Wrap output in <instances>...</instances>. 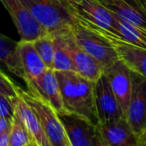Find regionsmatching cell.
Segmentation results:
<instances>
[{
  "mask_svg": "<svg viewBox=\"0 0 146 146\" xmlns=\"http://www.w3.org/2000/svg\"><path fill=\"white\" fill-rule=\"evenodd\" d=\"M71 31L76 43L97 60L104 69L119 59L112 43L75 15L73 24L71 25Z\"/></svg>",
  "mask_w": 146,
  "mask_h": 146,
  "instance_id": "2",
  "label": "cell"
},
{
  "mask_svg": "<svg viewBox=\"0 0 146 146\" xmlns=\"http://www.w3.org/2000/svg\"><path fill=\"white\" fill-rule=\"evenodd\" d=\"M94 103L98 125H103L124 117L119 103L104 74L94 83Z\"/></svg>",
  "mask_w": 146,
  "mask_h": 146,
  "instance_id": "8",
  "label": "cell"
},
{
  "mask_svg": "<svg viewBox=\"0 0 146 146\" xmlns=\"http://www.w3.org/2000/svg\"><path fill=\"white\" fill-rule=\"evenodd\" d=\"M73 14L116 36L117 17L101 2V0H82L75 6Z\"/></svg>",
  "mask_w": 146,
  "mask_h": 146,
  "instance_id": "9",
  "label": "cell"
},
{
  "mask_svg": "<svg viewBox=\"0 0 146 146\" xmlns=\"http://www.w3.org/2000/svg\"><path fill=\"white\" fill-rule=\"evenodd\" d=\"M96 129H97V128H96ZM92 146H110V145L103 139V138H102V136L100 135V133L97 130L95 137H94V141H93Z\"/></svg>",
  "mask_w": 146,
  "mask_h": 146,
  "instance_id": "27",
  "label": "cell"
},
{
  "mask_svg": "<svg viewBox=\"0 0 146 146\" xmlns=\"http://www.w3.org/2000/svg\"><path fill=\"white\" fill-rule=\"evenodd\" d=\"M138 146H146V128L141 136L138 138Z\"/></svg>",
  "mask_w": 146,
  "mask_h": 146,
  "instance_id": "29",
  "label": "cell"
},
{
  "mask_svg": "<svg viewBox=\"0 0 146 146\" xmlns=\"http://www.w3.org/2000/svg\"><path fill=\"white\" fill-rule=\"evenodd\" d=\"M32 43L34 48L36 49L37 53H38V55L43 60V62L46 65L47 68L52 69L55 54L54 41H53L52 35L48 33V34L32 41Z\"/></svg>",
  "mask_w": 146,
  "mask_h": 146,
  "instance_id": "21",
  "label": "cell"
},
{
  "mask_svg": "<svg viewBox=\"0 0 146 146\" xmlns=\"http://www.w3.org/2000/svg\"><path fill=\"white\" fill-rule=\"evenodd\" d=\"M12 118H0V135L10 130Z\"/></svg>",
  "mask_w": 146,
  "mask_h": 146,
  "instance_id": "25",
  "label": "cell"
},
{
  "mask_svg": "<svg viewBox=\"0 0 146 146\" xmlns=\"http://www.w3.org/2000/svg\"><path fill=\"white\" fill-rule=\"evenodd\" d=\"M39 98L51 106L57 114L67 113L61 97L60 87L53 69H47L39 81Z\"/></svg>",
  "mask_w": 146,
  "mask_h": 146,
  "instance_id": "17",
  "label": "cell"
},
{
  "mask_svg": "<svg viewBox=\"0 0 146 146\" xmlns=\"http://www.w3.org/2000/svg\"><path fill=\"white\" fill-rule=\"evenodd\" d=\"M11 100L14 108V115L22 122L36 146H51L45 135L40 120L31 106L18 93L11 98Z\"/></svg>",
  "mask_w": 146,
  "mask_h": 146,
  "instance_id": "14",
  "label": "cell"
},
{
  "mask_svg": "<svg viewBox=\"0 0 146 146\" xmlns=\"http://www.w3.org/2000/svg\"><path fill=\"white\" fill-rule=\"evenodd\" d=\"M72 146H92L96 135V126L71 113L57 114Z\"/></svg>",
  "mask_w": 146,
  "mask_h": 146,
  "instance_id": "13",
  "label": "cell"
},
{
  "mask_svg": "<svg viewBox=\"0 0 146 146\" xmlns=\"http://www.w3.org/2000/svg\"><path fill=\"white\" fill-rule=\"evenodd\" d=\"M103 74L107 78L110 88L125 117V112L131 95V70L121 59H118L104 69Z\"/></svg>",
  "mask_w": 146,
  "mask_h": 146,
  "instance_id": "10",
  "label": "cell"
},
{
  "mask_svg": "<svg viewBox=\"0 0 146 146\" xmlns=\"http://www.w3.org/2000/svg\"><path fill=\"white\" fill-rule=\"evenodd\" d=\"M9 13L20 41H34L48 34L46 30L37 22L29 9L21 0H0Z\"/></svg>",
  "mask_w": 146,
  "mask_h": 146,
  "instance_id": "6",
  "label": "cell"
},
{
  "mask_svg": "<svg viewBox=\"0 0 146 146\" xmlns=\"http://www.w3.org/2000/svg\"><path fill=\"white\" fill-rule=\"evenodd\" d=\"M68 29H64L51 34L55 47L54 60L52 65V69L54 71H74L75 72V68L73 65L68 44H67L66 31Z\"/></svg>",
  "mask_w": 146,
  "mask_h": 146,
  "instance_id": "19",
  "label": "cell"
},
{
  "mask_svg": "<svg viewBox=\"0 0 146 146\" xmlns=\"http://www.w3.org/2000/svg\"><path fill=\"white\" fill-rule=\"evenodd\" d=\"M67 113L74 114L94 126L98 125L94 103V83L74 71H55Z\"/></svg>",
  "mask_w": 146,
  "mask_h": 146,
  "instance_id": "1",
  "label": "cell"
},
{
  "mask_svg": "<svg viewBox=\"0 0 146 146\" xmlns=\"http://www.w3.org/2000/svg\"><path fill=\"white\" fill-rule=\"evenodd\" d=\"M18 87L19 86H17L14 81L0 68V93L8 97H14L17 95Z\"/></svg>",
  "mask_w": 146,
  "mask_h": 146,
  "instance_id": "23",
  "label": "cell"
},
{
  "mask_svg": "<svg viewBox=\"0 0 146 146\" xmlns=\"http://www.w3.org/2000/svg\"><path fill=\"white\" fill-rule=\"evenodd\" d=\"M114 37L133 46L146 49V29L125 22L118 17L116 20V36Z\"/></svg>",
  "mask_w": 146,
  "mask_h": 146,
  "instance_id": "20",
  "label": "cell"
},
{
  "mask_svg": "<svg viewBox=\"0 0 146 146\" xmlns=\"http://www.w3.org/2000/svg\"><path fill=\"white\" fill-rule=\"evenodd\" d=\"M98 132L110 146H138V137L125 117L96 126Z\"/></svg>",
  "mask_w": 146,
  "mask_h": 146,
  "instance_id": "15",
  "label": "cell"
},
{
  "mask_svg": "<svg viewBox=\"0 0 146 146\" xmlns=\"http://www.w3.org/2000/svg\"><path fill=\"white\" fill-rule=\"evenodd\" d=\"M17 93L36 112L51 146H72L57 113L44 100L18 87Z\"/></svg>",
  "mask_w": 146,
  "mask_h": 146,
  "instance_id": "4",
  "label": "cell"
},
{
  "mask_svg": "<svg viewBox=\"0 0 146 146\" xmlns=\"http://www.w3.org/2000/svg\"><path fill=\"white\" fill-rule=\"evenodd\" d=\"M12 97L0 93V118H12L14 116V108Z\"/></svg>",
  "mask_w": 146,
  "mask_h": 146,
  "instance_id": "24",
  "label": "cell"
},
{
  "mask_svg": "<svg viewBox=\"0 0 146 146\" xmlns=\"http://www.w3.org/2000/svg\"><path fill=\"white\" fill-rule=\"evenodd\" d=\"M66 38L75 72L86 79L97 81L104 73V67L76 43L71 28L66 31Z\"/></svg>",
  "mask_w": 146,
  "mask_h": 146,
  "instance_id": "12",
  "label": "cell"
},
{
  "mask_svg": "<svg viewBox=\"0 0 146 146\" xmlns=\"http://www.w3.org/2000/svg\"><path fill=\"white\" fill-rule=\"evenodd\" d=\"M61 2L66 6V8L70 11L73 14V11H74V8L77 4H79L82 0H60Z\"/></svg>",
  "mask_w": 146,
  "mask_h": 146,
  "instance_id": "26",
  "label": "cell"
},
{
  "mask_svg": "<svg viewBox=\"0 0 146 146\" xmlns=\"http://www.w3.org/2000/svg\"><path fill=\"white\" fill-rule=\"evenodd\" d=\"M37 22L49 33L71 28L74 14L60 0H21Z\"/></svg>",
  "mask_w": 146,
  "mask_h": 146,
  "instance_id": "3",
  "label": "cell"
},
{
  "mask_svg": "<svg viewBox=\"0 0 146 146\" xmlns=\"http://www.w3.org/2000/svg\"><path fill=\"white\" fill-rule=\"evenodd\" d=\"M101 2L121 20L146 29V9L143 5L128 3L124 0H101Z\"/></svg>",
  "mask_w": 146,
  "mask_h": 146,
  "instance_id": "16",
  "label": "cell"
},
{
  "mask_svg": "<svg viewBox=\"0 0 146 146\" xmlns=\"http://www.w3.org/2000/svg\"><path fill=\"white\" fill-rule=\"evenodd\" d=\"M9 131L0 135V146H9Z\"/></svg>",
  "mask_w": 146,
  "mask_h": 146,
  "instance_id": "28",
  "label": "cell"
},
{
  "mask_svg": "<svg viewBox=\"0 0 146 146\" xmlns=\"http://www.w3.org/2000/svg\"><path fill=\"white\" fill-rule=\"evenodd\" d=\"M17 53L24 72L28 91L39 97V81L43 73L47 70L46 65L37 53L31 41H18Z\"/></svg>",
  "mask_w": 146,
  "mask_h": 146,
  "instance_id": "7",
  "label": "cell"
},
{
  "mask_svg": "<svg viewBox=\"0 0 146 146\" xmlns=\"http://www.w3.org/2000/svg\"><path fill=\"white\" fill-rule=\"evenodd\" d=\"M17 43L0 33V65H3L9 72L24 81V72L17 53Z\"/></svg>",
  "mask_w": 146,
  "mask_h": 146,
  "instance_id": "18",
  "label": "cell"
},
{
  "mask_svg": "<svg viewBox=\"0 0 146 146\" xmlns=\"http://www.w3.org/2000/svg\"><path fill=\"white\" fill-rule=\"evenodd\" d=\"M132 88L125 119L139 138L146 128V78L131 71Z\"/></svg>",
  "mask_w": 146,
  "mask_h": 146,
  "instance_id": "5",
  "label": "cell"
},
{
  "mask_svg": "<svg viewBox=\"0 0 146 146\" xmlns=\"http://www.w3.org/2000/svg\"><path fill=\"white\" fill-rule=\"evenodd\" d=\"M82 21L86 25H88L90 28L94 29L98 33H100L102 36L107 38L112 43L116 52H117L119 59H121L129 67L130 70L146 78V49L128 44L124 41L117 39L116 37H114L113 34L107 32L106 30H103L97 26H94V25L90 24L84 20Z\"/></svg>",
  "mask_w": 146,
  "mask_h": 146,
  "instance_id": "11",
  "label": "cell"
},
{
  "mask_svg": "<svg viewBox=\"0 0 146 146\" xmlns=\"http://www.w3.org/2000/svg\"><path fill=\"white\" fill-rule=\"evenodd\" d=\"M32 138L17 116H13L9 131V146H28L33 144ZM35 144V143H34Z\"/></svg>",
  "mask_w": 146,
  "mask_h": 146,
  "instance_id": "22",
  "label": "cell"
},
{
  "mask_svg": "<svg viewBox=\"0 0 146 146\" xmlns=\"http://www.w3.org/2000/svg\"><path fill=\"white\" fill-rule=\"evenodd\" d=\"M142 2H143V5H144V7H145V9H146V0H142Z\"/></svg>",
  "mask_w": 146,
  "mask_h": 146,
  "instance_id": "30",
  "label": "cell"
},
{
  "mask_svg": "<svg viewBox=\"0 0 146 146\" xmlns=\"http://www.w3.org/2000/svg\"><path fill=\"white\" fill-rule=\"evenodd\" d=\"M28 146H36V144L33 143V144H31V145H28Z\"/></svg>",
  "mask_w": 146,
  "mask_h": 146,
  "instance_id": "31",
  "label": "cell"
}]
</instances>
